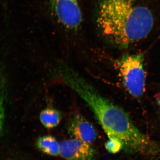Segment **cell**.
<instances>
[{
  "instance_id": "obj_5",
  "label": "cell",
  "mask_w": 160,
  "mask_h": 160,
  "mask_svg": "<svg viewBox=\"0 0 160 160\" xmlns=\"http://www.w3.org/2000/svg\"><path fill=\"white\" fill-rule=\"evenodd\" d=\"M59 144V155L66 160H93L96 154L90 144L77 139L63 140Z\"/></svg>"
},
{
  "instance_id": "obj_7",
  "label": "cell",
  "mask_w": 160,
  "mask_h": 160,
  "mask_svg": "<svg viewBox=\"0 0 160 160\" xmlns=\"http://www.w3.org/2000/svg\"><path fill=\"white\" fill-rule=\"evenodd\" d=\"M36 145L38 149L43 153L52 156L59 155V143L52 136L40 137L37 140Z\"/></svg>"
},
{
  "instance_id": "obj_9",
  "label": "cell",
  "mask_w": 160,
  "mask_h": 160,
  "mask_svg": "<svg viewBox=\"0 0 160 160\" xmlns=\"http://www.w3.org/2000/svg\"><path fill=\"white\" fill-rule=\"evenodd\" d=\"M6 82L5 78L0 77V133L2 131L5 119Z\"/></svg>"
},
{
  "instance_id": "obj_11",
  "label": "cell",
  "mask_w": 160,
  "mask_h": 160,
  "mask_svg": "<svg viewBox=\"0 0 160 160\" xmlns=\"http://www.w3.org/2000/svg\"><path fill=\"white\" fill-rule=\"evenodd\" d=\"M0 1H1V0H0Z\"/></svg>"
},
{
  "instance_id": "obj_4",
  "label": "cell",
  "mask_w": 160,
  "mask_h": 160,
  "mask_svg": "<svg viewBox=\"0 0 160 160\" xmlns=\"http://www.w3.org/2000/svg\"><path fill=\"white\" fill-rule=\"evenodd\" d=\"M52 9L58 20L67 29L76 30L82 22L78 0H51Z\"/></svg>"
},
{
  "instance_id": "obj_10",
  "label": "cell",
  "mask_w": 160,
  "mask_h": 160,
  "mask_svg": "<svg viewBox=\"0 0 160 160\" xmlns=\"http://www.w3.org/2000/svg\"><path fill=\"white\" fill-rule=\"evenodd\" d=\"M106 150L110 153H115L123 149L122 144L118 141L109 139L105 144Z\"/></svg>"
},
{
  "instance_id": "obj_6",
  "label": "cell",
  "mask_w": 160,
  "mask_h": 160,
  "mask_svg": "<svg viewBox=\"0 0 160 160\" xmlns=\"http://www.w3.org/2000/svg\"><path fill=\"white\" fill-rule=\"evenodd\" d=\"M67 128L72 137L85 142L91 144L96 139L97 134L94 126L81 115L72 116L69 120Z\"/></svg>"
},
{
  "instance_id": "obj_1",
  "label": "cell",
  "mask_w": 160,
  "mask_h": 160,
  "mask_svg": "<svg viewBox=\"0 0 160 160\" xmlns=\"http://www.w3.org/2000/svg\"><path fill=\"white\" fill-rule=\"evenodd\" d=\"M67 84L90 107L109 139L119 142L127 151L152 150L150 140L136 127L126 112L101 95L78 73L70 76Z\"/></svg>"
},
{
  "instance_id": "obj_3",
  "label": "cell",
  "mask_w": 160,
  "mask_h": 160,
  "mask_svg": "<svg viewBox=\"0 0 160 160\" xmlns=\"http://www.w3.org/2000/svg\"><path fill=\"white\" fill-rule=\"evenodd\" d=\"M118 69L125 88L135 98L142 96L146 86V74L142 53L126 55L118 61Z\"/></svg>"
},
{
  "instance_id": "obj_8",
  "label": "cell",
  "mask_w": 160,
  "mask_h": 160,
  "mask_svg": "<svg viewBox=\"0 0 160 160\" xmlns=\"http://www.w3.org/2000/svg\"><path fill=\"white\" fill-rule=\"evenodd\" d=\"M62 114L54 108H46L41 112L40 120L42 125L47 129H52L59 124L62 119Z\"/></svg>"
},
{
  "instance_id": "obj_2",
  "label": "cell",
  "mask_w": 160,
  "mask_h": 160,
  "mask_svg": "<svg viewBox=\"0 0 160 160\" xmlns=\"http://www.w3.org/2000/svg\"><path fill=\"white\" fill-rule=\"evenodd\" d=\"M131 0H98L97 22L103 35L114 46L125 49L144 38L154 24L151 12Z\"/></svg>"
}]
</instances>
